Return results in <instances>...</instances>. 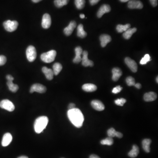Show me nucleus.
I'll return each instance as SVG.
<instances>
[{
    "label": "nucleus",
    "instance_id": "4",
    "mask_svg": "<svg viewBox=\"0 0 158 158\" xmlns=\"http://www.w3.org/2000/svg\"><path fill=\"white\" fill-rule=\"evenodd\" d=\"M18 25L19 23L16 20H8L3 23V26L6 30L9 32H12L16 30L18 28Z\"/></svg>",
    "mask_w": 158,
    "mask_h": 158
},
{
    "label": "nucleus",
    "instance_id": "48",
    "mask_svg": "<svg viewBox=\"0 0 158 158\" xmlns=\"http://www.w3.org/2000/svg\"><path fill=\"white\" fill-rule=\"evenodd\" d=\"M158 76H157V77H156V82H157V83H158Z\"/></svg>",
    "mask_w": 158,
    "mask_h": 158
},
{
    "label": "nucleus",
    "instance_id": "6",
    "mask_svg": "<svg viewBox=\"0 0 158 158\" xmlns=\"http://www.w3.org/2000/svg\"><path fill=\"white\" fill-rule=\"evenodd\" d=\"M0 107L9 112H12L15 109V105L13 103L7 99L3 100L0 102Z\"/></svg>",
    "mask_w": 158,
    "mask_h": 158
},
{
    "label": "nucleus",
    "instance_id": "18",
    "mask_svg": "<svg viewBox=\"0 0 158 158\" xmlns=\"http://www.w3.org/2000/svg\"><path fill=\"white\" fill-rule=\"evenodd\" d=\"M157 98V95L154 92H149L145 93L144 96V99L145 101L149 102L155 100Z\"/></svg>",
    "mask_w": 158,
    "mask_h": 158
},
{
    "label": "nucleus",
    "instance_id": "43",
    "mask_svg": "<svg viewBox=\"0 0 158 158\" xmlns=\"http://www.w3.org/2000/svg\"><path fill=\"white\" fill-rule=\"evenodd\" d=\"M89 158H100L99 156L96 155H91L90 156Z\"/></svg>",
    "mask_w": 158,
    "mask_h": 158
},
{
    "label": "nucleus",
    "instance_id": "33",
    "mask_svg": "<svg viewBox=\"0 0 158 158\" xmlns=\"http://www.w3.org/2000/svg\"><path fill=\"white\" fill-rule=\"evenodd\" d=\"M151 60V57L149 54H146L143 58H142L140 61V64L141 65H145L147 62Z\"/></svg>",
    "mask_w": 158,
    "mask_h": 158
},
{
    "label": "nucleus",
    "instance_id": "1",
    "mask_svg": "<svg viewBox=\"0 0 158 158\" xmlns=\"http://www.w3.org/2000/svg\"><path fill=\"white\" fill-rule=\"evenodd\" d=\"M67 115L70 121L77 128H81L84 121V116L81 111L77 108L69 110Z\"/></svg>",
    "mask_w": 158,
    "mask_h": 158
},
{
    "label": "nucleus",
    "instance_id": "24",
    "mask_svg": "<svg viewBox=\"0 0 158 158\" xmlns=\"http://www.w3.org/2000/svg\"><path fill=\"white\" fill-rule=\"evenodd\" d=\"M139 153V149L138 147L136 144H134L132 147V149L130 151L128 155L129 157L134 158L137 157Z\"/></svg>",
    "mask_w": 158,
    "mask_h": 158
},
{
    "label": "nucleus",
    "instance_id": "15",
    "mask_svg": "<svg viewBox=\"0 0 158 158\" xmlns=\"http://www.w3.org/2000/svg\"><path fill=\"white\" fill-rule=\"evenodd\" d=\"M91 105L92 107L96 110L101 111L104 110V105L100 101L95 100L92 101L91 102Z\"/></svg>",
    "mask_w": 158,
    "mask_h": 158
},
{
    "label": "nucleus",
    "instance_id": "31",
    "mask_svg": "<svg viewBox=\"0 0 158 158\" xmlns=\"http://www.w3.org/2000/svg\"><path fill=\"white\" fill-rule=\"evenodd\" d=\"M75 5L78 9H82L85 5V0H75Z\"/></svg>",
    "mask_w": 158,
    "mask_h": 158
},
{
    "label": "nucleus",
    "instance_id": "17",
    "mask_svg": "<svg viewBox=\"0 0 158 158\" xmlns=\"http://www.w3.org/2000/svg\"><path fill=\"white\" fill-rule=\"evenodd\" d=\"M100 40L101 41V47H104L107 45L108 43L111 41L112 38L109 35L102 34L100 36Z\"/></svg>",
    "mask_w": 158,
    "mask_h": 158
},
{
    "label": "nucleus",
    "instance_id": "7",
    "mask_svg": "<svg viewBox=\"0 0 158 158\" xmlns=\"http://www.w3.org/2000/svg\"><path fill=\"white\" fill-rule=\"evenodd\" d=\"M47 88L45 86L41 84H35L32 86L30 89V92L32 93L34 92L39 93H44L46 91Z\"/></svg>",
    "mask_w": 158,
    "mask_h": 158
},
{
    "label": "nucleus",
    "instance_id": "9",
    "mask_svg": "<svg viewBox=\"0 0 158 158\" xmlns=\"http://www.w3.org/2000/svg\"><path fill=\"white\" fill-rule=\"evenodd\" d=\"M88 51H83V53H82L83 57L81 59L82 64L85 67H88V66L92 67L94 65V62L88 59Z\"/></svg>",
    "mask_w": 158,
    "mask_h": 158
},
{
    "label": "nucleus",
    "instance_id": "27",
    "mask_svg": "<svg viewBox=\"0 0 158 158\" xmlns=\"http://www.w3.org/2000/svg\"><path fill=\"white\" fill-rule=\"evenodd\" d=\"M7 84L9 87V90L11 92L15 93L19 89V86L17 84H14L12 80H7Z\"/></svg>",
    "mask_w": 158,
    "mask_h": 158
},
{
    "label": "nucleus",
    "instance_id": "11",
    "mask_svg": "<svg viewBox=\"0 0 158 158\" xmlns=\"http://www.w3.org/2000/svg\"><path fill=\"white\" fill-rule=\"evenodd\" d=\"M128 7L130 9H142L143 5L138 0H130L128 3Z\"/></svg>",
    "mask_w": 158,
    "mask_h": 158
},
{
    "label": "nucleus",
    "instance_id": "47",
    "mask_svg": "<svg viewBox=\"0 0 158 158\" xmlns=\"http://www.w3.org/2000/svg\"><path fill=\"white\" fill-rule=\"evenodd\" d=\"M18 158H28V157L26 156H21L18 157Z\"/></svg>",
    "mask_w": 158,
    "mask_h": 158
},
{
    "label": "nucleus",
    "instance_id": "10",
    "mask_svg": "<svg viewBox=\"0 0 158 158\" xmlns=\"http://www.w3.org/2000/svg\"><path fill=\"white\" fill-rule=\"evenodd\" d=\"M51 16L47 13L44 14L42 20V26L44 29H49L51 26Z\"/></svg>",
    "mask_w": 158,
    "mask_h": 158
},
{
    "label": "nucleus",
    "instance_id": "40",
    "mask_svg": "<svg viewBox=\"0 0 158 158\" xmlns=\"http://www.w3.org/2000/svg\"><path fill=\"white\" fill-rule=\"evenodd\" d=\"M76 108V105L74 103H70L68 106V109L69 110L72 109H75Z\"/></svg>",
    "mask_w": 158,
    "mask_h": 158
},
{
    "label": "nucleus",
    "instance_id": "26",
    "mask_svg": "<svg viewBox=\"0 0 158 158\" xmlns=\"http://www.w3.org/2000/svg\"><path fill=\"white\" fill-rule=\"evenodd\" d=\"M77 36L81 38H85L87 35V34L84 29V26L82 24H80L77 26Z\"/></svg>",
    "mask_w": 158,
    "mask_h": 158
},
{
    "label": "nucleus",
    "instance_id": "20",
    "mask_svg": "<svg viewBox=\"0 0 158 158\" xmlns=\"http://www.w3.org/2000/svg\"><path fill=\"white\" fill-rule=\"evenodd\" d=\"M42 71L47 80H50L53 79L54 75L53 70L49 69L46 67H43L42 69Z\"/></svg>",
    "mask_w": 158,
    "mask_h": 158
},
{
    "label": "nucleus",
    "instance_id": "3",
    "mask_svg": "<svg viewBox=\"0 0 158 158\" xmlns=\"http://www.w3.org/2000/svg\"><path fill=\"white\" fill-rule=\"evenodd\" d=\"M57 52L55 50H51L45 53H43L41 56V60L45 63L53 62L56 57Z\"/></svg>",
    "mask_w": 158,
    "mask_h": 158
},
{
    "label": "nucleus",
    "instance_id": "14",
    "mask_svg": "<svg viewBox=\"0 0 158 158\" xmlns=\"http://www.w3.org/2000/svg\"><path fill=\"white\" fill-rule=\"evenodd\" d=\"M75 51L76 56L73 60V62L75 63H80L82 59L81 55L83 53V49L80 47L78 46L76 47Z\"/></svg>",
    "mask_w": 158,
    "mask_h": 158
},
{
    "label": "nucleus",
    "instance_id": "2",
    "mask_svg": "<svg viewBox=\"0 0 158 158\" xmlns=\"http://www.w3.org/2000/svg\"><path fill=\"white\" fill-rule=\"evenodd\" d=\"M49 118L46 116H41L36 120L34 124V129L37 134H40L46 128L48 123Z\"/></svg>",
    "mask_w": 158,
    "mask_h": 158
},
{
    "label": "nucleus",
    "instance_id": "23",
    "mask_svg": "<svg viewBox=\"0 0 158 158\" xmlns=\"http://www.w3.org/2000/svg\"><path fill=\"white\" fill-rule=\"evenodd\" d=\"M151 142H152V140L150 139H144L142 140V148L146 153H149L150 152V146L151 144Z\"/></svg>",
    "mask_w": 158,
    "mask_h": 158
},
{
    "label": "nucleus",
    "instance_id": "39",
    "mask_svg": "<svg viewBox=\"0 0 158 158\" xmlns=\"http://www.w3.org/2000/svg\"><path fill=\"white\" fill-rule=\"evenodd\" d=\"M100 0H89L90 3L91 5H94L98 3Z\"/></svg>",
    "mask_w": 158,
    "mask_h": 158
},
{
    "label": "nucleus",
    "instance_id": "41",
    "mask_svg": "<svg viewBox=\"0 0 158 158\" xmlns=\"http://www.w3.org/2000/svg\"><path fill=\"white\" fill-rule=\"evenodd\" d=\"M6 79H7V80H12L13 81L14 80V78L13 76H11L10 75H8L6 76Z\"/></svg>",
    "mask_w": 158,
    "mask_h": 158
},
{
    "label": "nucleus",
    "instance_id": "34",
    "mask_svg": "<svg viewBox=\"0 0 158 158\" xmlns=\"http://www.w3.org/2000/svg\"><path fill=\"white\" fill-rule=\"evenodd\" d=\"M126 83L129 86H134L135 83V80L132 76H128L126 79Z\"/></svg>",
    "mask_w": 158,
    "mask_h": 158
},
{
    "label": "nucleus",
    "instance_id": "8",
    "mask_svg": "<svg viewBox=\"0 0 158 158\" xmlns=\"http://www.w3.org/2000/svg\"><path fill=\"white\" fill-rule=\"evenodd\" d=\"M125 62L132 72L134 73H136L137 72L138 65L134 60L132 59L129 57H126L125 59Z\"/></svg>",
    "mask_w": 158,
    "mask_h": 158
},
{
    "label": "nucleus",
    "instance_id": "37",
    "mask_svg": "<svg viewBox=\"0 0 158 158\" xmlns=\"http://www.w3.org/2000/svg\"><path fill=\"white\" fill-rule=\"evenodd\" d=\"M7 61V58L4 55H0V66L4 65Z\"/></svg>",
    "mask_w": 158,
    "mask_h": 158
},
{
    "label": "nucleus",
    "instance_id": "46",
    "mask_svg": "<svg viewBox=\"0 0 158 158\" xmlns=\"http://www.w3.org/2000/svg\"><path fill=\"white\" fill-rule=\"evenodd\" d=\"M120 1L122 2H126L130 1V0H120Z\"/></svg>",
    "mask_w": 158,
    "mask_h": 158
},
{
    "label": "nucleus",
    "instance_id": "32",
    "mask_svg": "<svg viewBox=\"0 0 158 158\" xmlns=\"http://www.w3.org/2000/svg\"><path fill=\"white\" fill-rule=\"evenodd\" d=\"M101 144L102 145H106L110 146L113 144V140L111 137H108L105 139L102 140L101 141Z\"/></svg>",
    "mask_w": 158,
    "mask_h": 158
},
{
    "label": "nucleus",
    "instance_id": "35",
    "mask_svg": "<svg viewBox=\"0 0 158 158\" xmlns=\"http://www.w3.org/2000/svg\"><path fill=\"white\" fill-rule=\"evenodd\" d=\"M126 102V100L125 99H124V98L117 99L115 101V104L117 105H119V106H123Z\"/></svg>",
    "mask_w": 158,
    "mask_h": 158
},
{
    "label": "nucleus",
    "instance_id": "12",
    "mask_svg": "<svg viewBox=\"0 0 158 158\" xmlns=\"http://www.w3.org/2000/svg\"><path fill=\"white\" fill-rule=\"evenodd\" d=\"M76 26V22L74 21H72L70 22L68 26L65 27L64 30V33L66 36L70 35L75 29Z\"/></svg>",
    "mask_w": 158,
    "mask_h": 158
},
{
    "label": "nucleus",
    "instance_id": "29",
    "mask_svg": "<svg viewBox=\"0 0 158 158\" xmlns=\"http://www.w3.org/2000/svg\"><path fill=\"white\" fill-rule=\"evenodd\" d=\"M130 27V24H126L125 25L119 24L118 25L116 26V30L119 33H122L123 32L126 31Z\"/></svg>",
    "mask_w": 158,
    "mask_h": 158
},
{
    "label": "nucleus",
    "instance_id": "36",
    "mask_svg": "<svg viewBox=\"0 0 158 158\" xmlns=\"http://www.w3.org/2000/svg\"><path fill=\"white\" fill-rule=\"evenodd\" d=\"M122 89H123V88L120 86H117L113 89L112 92L114 94H118L122 90Z\"/></svg>",
    "mask_w": 158,
    "mask_h": 158
},
{
    "label": "nucleus",
    "instance_id": "28",
    "mask_svg": "<svg viewBox=\"0 0 158 158\" xmlns=\"http://www.w3.org/2000/svg\"><path fill=\"white\" fill-rule=\"evenodd\" d=\"M62 69V65L59 62L55 63L53 66V71L54 75L56 76L58 75L61 71Z\"/></svg>",
    "mask_w": 158,
    "mask_h": 158
},
{
    "label": "nucleus",
    "instance_id": "22",
    "mask_svg": "<svg viewBox=\"0 0 158 158\" xmlns=\"http://www.w3.org/2000/svg\"><path fill=\"white\" fill-rule=\"evenodd\" d=\"M82 89L86 92H94L97 90V87L95 85L92 84H86L82 86Z\"/></svg>",
    "mask_w": 158,
    "mask_h": 158
},
{
    "label": "nucleus",
    "instance_id": "44",
    "mask_svg": "<svg viewBox=\"0 0 158 158\" xmlns=\"http://www.w3.org/2000/svg\"><path fill=\"white\" fill-rule=\"evenodd\" d=\"M42 0H32V1L34 2V3H38L40 1H41Z\"/></svg>",
    "mask_w": 158,
    "mask_h": 158
},
{
    "label": "nucleus",
    "instance_id": "30",
    "mask_svg": "<svg viewBox=\"0 0 158 158\" xmlns=\"http://www.w3.org/2000/svg\"><path fill=\"white\" fill-rule=\"evenodd\" d=\"M69 0H55L54 4L55 6L60 8L66 5L69 3Z\"/></svg>",
    "mask_w": 158,
    "mask_h": 158
},
{
    "label": "nucleus",
    "instance_id": "19",
    "mask_svg": "<svg viewBox=\"0 0 158 158\" xmlns=\"http://www.w3.org/2000/svg\"><path fill=\"white\" fill-rule=\"evenodd\" d=\"M112 79L114 81H117L122 75V71L119 68H114L112 70Z\"/></svg>",
    "mask_w": 158,
    "mask_h": 158
},
{
    "label": "nucleus",
    "instance_id": "5",
    "mask_svg": "<svg viewBox=\"0 0 158 158\" xmlns=\"http://www.w3.org/2000/svg\"><path fill=\"white\" fill-rule=\"evenodd\" d=\"M26 55L27 59L29 61H34L36 57V51L35 47L33 46H29L26 49Z\"/></svg>",
    "mask_w": 158,
    "mask_h": 158
},
{
    "label": "nucleus",
    "instance_id": "38",
    "mask_svg": "<svg viewBox=\"0 0 158 158\" xmlns=\"http://www.w3.org/2000/svg\"><path fill=\"white\" fill-rule=\"evenodd\" d=\"M150 3L153 7H156L158 5V0H150Z\"/></svg>",
    "mask_w": 158,
    "mask_h": 158
},
{
    "label": "nucleus",
    "instance_id": "16",
    "mask_svg": "<svg viewBox=\"0 0 158 158\" xmlns=\"http://www.w3.org/2000/svg\"><path fill=\"white\" fill-rule=\"evenodd\" d=\"M12 136L9 133H7L4 134L1 142V144L4 147L8 146L12 141Z\"/></svg>",
    "mask_w": 158,
    "mask_h": 158
},
{
    "label": "nucleus",
    "instance_id": "25",
    "mask_svg": "<svg viewBox=\"0 0 158 158\" xmlns=\"http://www.w3.org/2000/svg\"><path fill=\"white\" fill-rule=\"evenodd\" d=\"M137 29L136 28H130L129 29L124 32V33L123 34V36L125 39L128 40V39H130L133 34L137 31Z\"/></svg>",
    "mask_w": 158,
    "mask_h": 158
},
{
    "label": "nucleus",
    "instance_id": "21",
    "mask_svg": "<svg viewBox=\"0 0 158 158\" xmlns=\"http://www.w3.org/2000/svg\"><path fill=\"white\" fill-rule=\"evenodd\" d=\"M107 134H108V135L109 137L112 138L116 137L119 138H121L123 136V134L122 133L117 132L113 128H111L110 129H109L107 131Z\"/></svg>",
    "mask_w": 158,
    "mask_h": 158
},
{
    "label": "nucleus",
    "instance_id": "13",
    "mask_svg": "<svg viewBox=\"0 0 158 158\" xmlns=\"http://www.w3.org/2000/svg\"><path fill=\"white\" fill-rule=\"evenodd\" d=\"M111 11V7L109 5L104 4L101 6L97 12V16L100 18L105 13H108Z\"/></svg>",
    "mask_w": 158,
    "mask_h": 158
},
{
    "label": "nucleus",
    "instance_id": "45",
    "mask_svg": "<svg viewBox=\"0 0 158 158\" xmlns=\"http://www.w3.org/2000/svg\"><path fill=\"white\" fill-rule=\"evenodd\" d=\"M80 18H81V19H84V18H85V15L83 14H80Z\"/></svg>",
    "mask_w": 158,
    "mask_h": 158
},
{
    "label": "nucleus",
    "instance_id": "42",
    "mask_svg": "<svg viewBox=\"0 0 158 158\" xmlns=\"http://www.w3.org/2000/svg\"><path fill=\"white\" fill-rule=\"evenodd\" d=\"M134 86L137 88V89H140L141 88V85L139 83H137V84H135L134 85Z\"/></svg>",
    "mask_w": 158,
    "mask_h": 158
}]
</instances>
